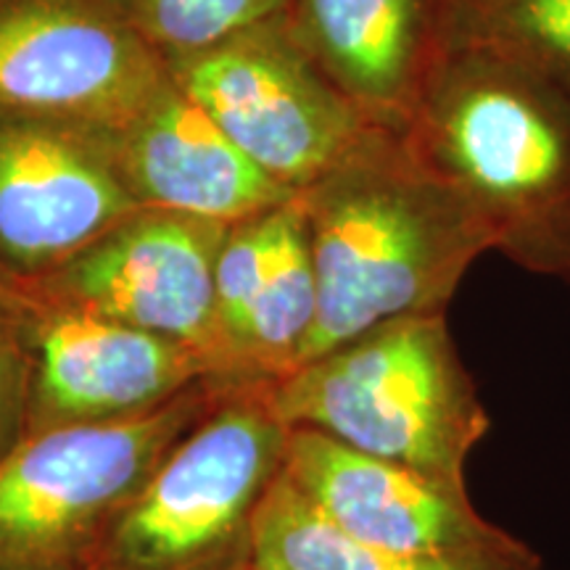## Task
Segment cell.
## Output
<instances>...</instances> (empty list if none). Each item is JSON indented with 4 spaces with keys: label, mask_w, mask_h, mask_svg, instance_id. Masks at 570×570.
<instances>
[{
    "label": "cell",
    "mask_w": 570,
    "mask_h": 570,
    "mask_svg": "<svg viewBox=\"0 0 570 570\" xmlns=\"http://www.w3.org/2000/svg\"><path fill=\"white\" fill-rule=\"evenodd\" d=\"M6 283L32 360L24 436L146 415L202 381L230 386L194 348L92 315L35 283Z\"/></svg>",
    "instance_id": "9"
},
{
    "label": "cell",
    "mask_w": 570,
    "mask_h": 570,
    "mask_svg": "<svg viewBox=\"0 0 570 570\" xmlns=\"http://www.w3.org/2000/svg\"><path fill=\"white\" fill-rule=\"evenodd\" d=\"M230 225L142 209L35 283L92 315L140 327L202 354L230 386L265 383L233 360L217 320V259Z\"/></svg>",
    "instance_id": "8"
},
{
    "label": "cell",
    "mask_w": 570,
    "mask_h": 570,
    "mask_svg": "<svg viewBox=\"0 0 570 570\" xmlns=\"http://www.w3.org/2000/svg\"><path fill=\"white\" fill-rule=\"evenodd\" d=\"M111 146L142 209L235 225L298 196L256 167L175 80L132 125L111 135Z\"/></svg>",
    "instance_id": "12"
},
{
    "label": "cell",
    "mask_w": 570,
    "mask_h": 570,
    "mask_svg": "<svg viewBox=\"0 0 570 570\" xmlns=\"http://www.w3.org/2000/svg\"><path fill=\"white\" fill-rule=\"evenodd\" d=\"M317 277L298 196L275 212V235L259 288L235 338V354L256 381L294 370L315 331Z\"/></svg>",
    "instance_id": "15"
},
{
    "label": "cell",
    "mask_w": 570,
    "mask_h": 570,
    "mask_svg": "<svg viewBox=\"0 0 570 570\" xmlns=\"http://www.w3.org/2000/svg\"><path fill=\"white\" fill-rule=\"evenodd\" d=\"M32 360L11 288L0 275V458L24 439Z\"/></svg>",
    "instance_id": "18"
},
{
    "label": "cell",
    "mask_w": 570,
    "mask_h": 570,
    "mask_svg": "<svg viewBox=\"0 0 570 570\" xmlns=\"http://www.w3.org/2000/svg\"><path fill=\"white\" fill-rule=\"evenodd\" d=\"M225 389L202 381L146 415L21 439L0 458V570H90L119 515Z\"/></svg>",
    "instance_id": "4"
},
{
    "label": "cell",
    "mask_w": 570,
    "mask_h": 570,
    "mask_svg": "<svg viewBox=\"0 0 570 570\" xmlns=\"http://www.w3.org/2000/svg\"><path fill=\"white\" fill-rule=\"evenodd\" d=\"M298 202L317 277L315 331L298 365L391 320L444 315L473 262L494 252L473 204L389 127Z\"/></svg>",
    "instance_id": "1"
},
{
    "label": "cell",
    "mask_w": 570,
    "mask_h": 570,
    "mask_svg": "<svg viewBox=\"0 0 570 570\" xmlns=\"http://www.w3.org/2000/svg\"><path fill=\"white\" fill-rule=\"evenodd\" d=\"M142 212L111 135L0 117V273L38 281Z\"/></svg>",
    "instance_id": "10"
},
{
    "label": "cell",
    "mask_w": 570,
    "mask_h": 570,
    "mask_svg": "<svg viewBox=\"0 0 570 570\" xmlns=\"http://www.w3.org/2000/svg\"><path fill=\"white\" fill-rule=\"evenodd\" d=\"M227 570H262V568H256L254 562H252V558H248V560L238 562V566H233V568H227Z\"/></svg>",
    "instance_id": "19"
},
{
    "label": "cell",
    "mask_w": 570,
    "mask_h": 570,
    "mask_svg": "<svg viewBox=\"0 0 570 570\" xmlns=\"http://www.w3.org/2000/svg\"><path fill=\"white\" fill-rule=\"evenodd\" d=\"M404 132L481 214L494 252L570 283V90L499 56L444 48Z\"/></svg>",
    "instance_id": "2"
},
{
    "label": "cell",
    "mask_w": 570,
    "mask_h": 570,
    "mask_svg": "<svg viewBox=\"0 0 570 570\" xmlns=\"http://www.w3.org/2000/svg\"><path fill=\"white\" fill-rule=\"evenodd\" d=\"M164 59L212 51L283 17L291 0H119Z\"/></svg>",
    "instance_id": "17"
},
{
    "label": "cell",
    "mask_w": 570,
    "mask_h": 570,
    "mask_svg": "<svg viewBox=\"0 0 570 570\" xmlns=\"http://www.w3.org/2000/svg\"><path fill=\"white\" fill-rule=\"evenodd\" d=\"M169 80L119 0H0V117L117 135Z\"/></svg>",
    "instance_id": "7"
},
{
    "label": "cell",
    "mask_w": 570,
    "mask_h": 570,
    "mask_svg": "<svg viewBox=\"0 0 570 570\" xmlns=\"http://www.w3.org/2000/svg\"><path fill=\"white\" fill-rule=\"evenodd\" d=\"M267 383L217 396L119 515L90 570H227L252 558L256 510L288 441Z\"/></svg>",
    "instance_id": "5"
},
{
    "label": "cell",
    "mask_w": 570,
    "mask_h": 570,
    "mask_svg": "<svg viewBox=\"0 0 570 570\" xmlns=\"http://www.w3.org/2000/svg\"><path fill=\"white\" fill-rule=\"evenodd\" d=\"M439 19L444 48L499 56L570 90V0H439Z\"/></svg>",
    "instance_id": "16"
},
{
    "label": "cell",
    "mask_w": 570,
    "mask_h": 570,
    "mask_svg": "<svg viewBox=\"0 0 570 570\" xmlns=\"http://www.w3.org/2000/svg\"><path fill=\"white\" fill-rule=\"evenodd\" d=\"M265 399L285 428H315L454 489H468V460L491 428L444 315L377 325L269 381Z\"/></svg>",
    "instance_id": "3"
},
{
    "label": "cell",
    "mask_w": 570,
    "mask_h": 570,
    "mask_svg": "<svg viewBox=\"0 0 570 570\" xmlns=\"http://www.w3.org/2000/svg\"><path fill=\"white\" fill-rule=\"evenodd\" d=\"M294 30L375 125L404 132L441 48L439 0H296Z\"/></svg>",
    "instance_id": "13"
},
{
    "label": "cell",
    "mask_w": 570,
    "mask_h": 570,
    "mask_svg": "<svg viewBox=\"0 0 570 570\" xmlns=\"http://www.w3.org/2000/svg\"><path fill=\"white\" fill-rule=\"evenodd\" d=\"M283 470L341 529L381 550L539 568L523 541L473 508L468 489L373 458L315 428H288Z\"/></svg>",
    "instance_id": "11"
},
{
    "label": "cell",
    "mask_w": 570,
    "mask_h": 570,
    "mask_svg": "<svg viewBox=\"0 0 570 570\" xmlns=\"http://www.w3.org/2000/svg\"><path fill=\"white\" fill-rule=\"evenodd\" d=\"M281 19L167 63L185 96L256 167L298 194L333 173L381 125L325 75Z\"/></svg>",
    "instance_id": "6"
},
{
    "label": "cell",
    "mask_w": 570,
    "mask_h": 570,
    "mask_svg": "<svg viewBox=\"0 0 570 570\" xmlns=\"http://www.w3.org/2000/svg\"><path fill=\"white\" fill-rule=\"evenodd\" d=\"M252 562L262 570H518L497 560L417 558L367 544L327 518L285 470L256 510Z\"/></svg>",
    "instance_id": "14"
}]
</instances>
